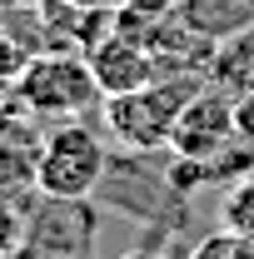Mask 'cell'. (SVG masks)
<instances>
[{
  "label": "cell",
  "instance_id": "cell-6",
  "mask_svg": "<svg viewBox=\"0 0 254 259\" xmlns=\"http://www.w3.org/2000/svg\"><path fill=\"white\" fill-rule=\"evenodd\" d=\"M224 229L234 239H254V180L229 190V199H224Z\"/></svg>",
  "mask_w": 254,
  "mask_h": 259
},
{
  "label": "cell",
  "instance_id": "cell-9",
  "mask_svg": "<svg viewBox=\"0 0 254 259\" xmlns=\"http://www.w3.org/2000/svg\"><path fill=\"white\" fill-rule=\"evenodd\" d=\"M5 5H15V10H40L45 0H5Z\"/></svg>",
  "mask_w": 254,
  "mask_h": 259
},
{
  "label": "cell",
  "instance_id": "cell-12",
  "mask_svg": "<svg viewBox=\"0 0 254 259\" xmlns=\"http://www.w3.org/2000/svg\"><path fill=\"white\" fill-rule=\"evenodd\" d=\"M0 35H5V0H0Z\"/></svg>",
  "mask_w": 254,
  "mask_h": 259
},
{
  "label": "cell",
  "instance_id": "cell-7",
  "mask_svg": "<svg viewBox=\"0 0 254 259\" xmlns=\"http://www.w3.org/2000/svg\"><path fill=\"white\" fill-rule=\"evenodd\" d=\"M234 140H239L244 150H254V95L234 105Z\"/></svg>",
  "mask_w": 254,
  "mask_h": 259
},
{
  "label": "cell",
  "instance_id": "cell-4",
  "mask_svg": "<svg viewBox=\"0 0 254 259\" xmlns=\"http://www.w3.org/2000/svg\"><path fill=\"white\" fill-rule=\"evenodd\" d=\"M85 60H90V75H95V85H100L105 100L110 95H130V90H145V85L159 80V55L130 30L100 35L95 45L85 50Z\"/></svg>",
  "mask_w": 254,
  "mask_h": 259
},
{
  "label": "cell",
  "instance_id": "cell-10",
  "mask_svg": "<svg viewBox=\"0 0 254 259\" xmlns=\"http://www.w3.org/2000/svg\"><path fill=\"white\" fill-rule=\"evenodd\" d=\"M120 259H164V254H155V249H135V254H120Z\"/></svg>",
  "mask_w": 254,
  "mask_h": 259
},
{
  "label": "cell",
  "instance_id": "cell-11",
  "mask_svg": "<svg viewBox=\"0 0 254 259\" xmlns=\"http://www.w3.org/2000/svg\"><path fill=\"white\" fill-rule=\"evenodd\" d=\"M65 5H80V10H100V0H65Z\"/></svg>",
  "mask_w": 254,
  "mask_h": 259
},
{
  "label": "cell",
  "instance_id": "cell-3",
  "mask_svg": "<svg viewBox=\"0 0 254 259\" xmlns=\"http://www.w3.org/2000/svg\"><path fill=\"white\" fill-rule=\"evenodd\" d=\"M204 85L199 80H155L145 90H130V95H110L105 100V120L110 135L130 145V150H159L170 145L175 120L185 115V105L199 95Z\"/></svg>",
  "mask_w": 254,
  "mask_h": 259
},
{
  "label": "cell",
  "instance_id": "cell-1",
  "mask_svg": "<svg viewBox=\"0 0 254 259\" xmlns=\"http://www.w3.org/2000/svg\"><path fill=\"white\" fill-rule=\"evenodd\" d=\"M15 100L25 105L30 120H80L85 110H95L100 100V85L90 75V60L85 55H65V50H45V55H30L20 65V75L10 80Z\"/></svg>",
  "mask_w": 254,
  "mask_h": 259
},
{
  "label": "cell",
  "instance_id": "cell-5",
  "mask_svg": "<svg viewBox=\"0 0 254 259\" xmlns=\"http://www.w3.org/2000/svg\"><path fill=\"white\" fill-rule=\"evenodd\" d=\"M234 140V100L215 95V90H199V95L185 105V115L175 120V135H170V150L190 164H209L224 145Z\"/></svg>",
  "mask_w": 254,
  "mask_h": 259
},
{
  "label": "cell",
  "instance_id": "cell-8",
  "mask_svg": "<svg viewBox=\"0 0 254 259\" xmlns=\"http://www.w3.org/2000/svg\"><path fill=\"white\" fill-rule=\"evenodd\" d=\"M20 239V214H15V199L0 194V244H15Z\"/></svg>",
  "mask_w": 254,
  "mask_h": 259
},
{
  "label": "cell",
  "instance_id": "cell-2",
  "mask_svg": "<svg viewBox=\"0 0 254 259\" xmlns=\"http://www.w3.org/2000/svg\"><path fill=\"white\" fill-rule=\"evenodd\" d=\"M110 169V150L85 120H65L40 140L35 194L40 199H90Z\"/></svg>",
  "mask_w": 254,
  "mask_h": 259
}]
</instances>
